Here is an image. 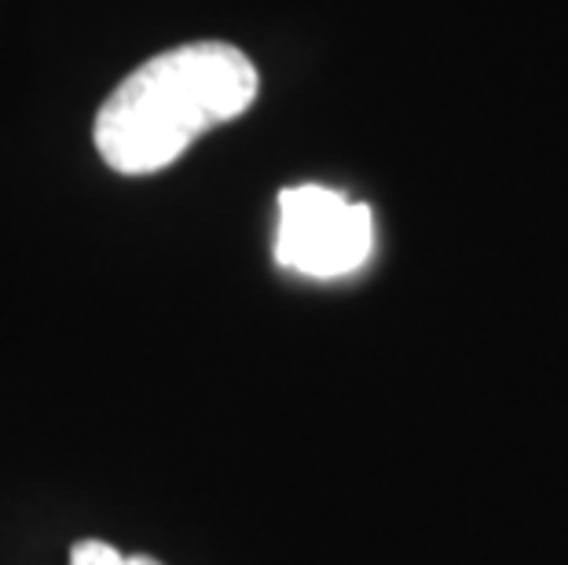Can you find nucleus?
I'll return each instance as SVG.
<instances>
[{
  "instance_id": "nucleus-1",
  "label": "nucleus",
  "mask_w": 568,
  "mask_h": 565,
  "mask_svg": "<svg viewBox=\"0 0 568 565\" xmlns=\"http://www.w3.org/2000/svg\"><path fill=\"white\" fill-rule=\"evenodd\" d=\"M261 92L253 59L224 41L151 56L95 111L92 140L122 176L169 170L199 137L246 114Z\"/></svg>"
},
{
  "instance_id": "nucleus-2",
  "label": "nucleus",
  "mask_w": 568,
  "mask_h": 565,
  "mask_svg": "<svg viewBox=\"0 0 568 565\" xmlns=\"http://www.w3.org/2000/svg\"><path fill=\"white\" fill-rule=\"evenodd\" d=\"M374 221L364 202L323 184H297L280 195L275 261L312 280H337L371 258Z\"/></svg>"
},
{
  "instance_id": "nucleus-3",
  "label": "nucleus",
  "mask_w": 568,
  "mask_h": 565,
  "mask_svg": "<svg viewBox=\"0 0 568 565\" xmlns=\"http://www.w3.org/2000/svg\"><path fill=\"white\" fill-rule=\"evenodd\" d=\"M129 558L106 539H78L70 547V565H125Z\"/></svg>"
}]
</instances>
